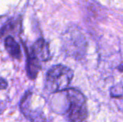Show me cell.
I'll return each instance as SVG.
<instances>
[{
	"instance_id": "cell-8",
	"label": "cell",
	"mask_w": 123,
	"mask_h": 122,
	"mask_svg": "<svg viewBox=\"0 0 123 122\" xmlns=\"http://www.w3.org/2000/svg\"><path fill=\"white\" fill-rule=\"evenodd\" d=\"M8 86V83L3 78L0 77V90H5Z\"/></svg>"
},
{
	"instance_id": "cell-1",
	"label": "cell",
	"mask_w": 123,
	"mask_h": 122,
	"mask_svg": "<svg viewBox=\"0 0 123 122\" xmlns=\"http://www.w3.org/2000/svg\"><path fill=\"white\" fill-rule=\"evenodd\" d=\"M74 77L71 69L63 64L51 67L46 75L45 87L49 92L58 93L68 89Z\"/></svg>"
},
{
	"instance_id": "cell-5",
	"label": "cell",
	"mask_w": 123,
	"mask_h": 122,
	"mask_svg": "<svg viewBox=\"0 0 123 122\" xmlns=\"http://www.w3.org/2000/svg\"><path fill=\"white\" fill-rule=\"evenodd\" d=\"M27 51V74L30 79L36 78L41 68V61L34 55L29 50Z\"/></svg>"
},
{
	"instance_id": "cell-7",
	"label": "cell",
	"mask_w": 123,
	"mask_h": 122,
	"mask_svg": "<svg viewBox=\"0 0 123 122\" xmlns=\"http://www.w3.org/2000/svg\"><path fill=\"white\" fill-rule=\"evenodd\" d=\"M20 30H21V21L18 19L16 20H10L5 24L3 28L1 29L0 31V36L3 34H5L7 33H10V34H19Z\"/></svg>"
},
{
	"instance_id": "cell-2",
	"label": "cell",
	"mask_w": 123,
	"mask_h": 122,
	"mask_svg": "<svg viewBox=\"0 0 123 122\" xmlns=\"http://www.w3.org/2000/svg\"><path fill=\"white\" fill-rule=\"evenodd\" d=\"M66 99L68 108L66 116L70 121H83L88 117L87 105L85 95L76 89H67Z\"/></svg>"
},
{
	"instance_id": "cell-9",
	"label": "cell",
	"mask_w": 123,
	"mask_h": 122,
	"mask_svg": "<svg viewBox=\"0 0 123 122\" xmlns=\"http://www.w3.org/2000/svg\"><path fill=\"white\" fill-rule=\"evenodd\" d=\"M119 70H120V71H123V64H121L120 66H119Z\"/></svg>"
},
{
	"instance_id": "cell-3",
	"label": "cell",
	"mask_w": 123,
	"mask_h": 122,
	"mask_svg": "<svg viewBox=\"0 0 123 122\" xmlns=\"http://www.w3.org/2000/svg\"><path fill=\"white\" fill-rule=\"evenodd\" d=\"M63 48L67 54L80 59L86 54L87 42L78 29H70L63 35Z\"/></svg>"
},
{
	"instance_id": "cell-6",
	"label": "cell",
	"mask_w": 123,
	"mask_h": 122,
	"mask_svg": "<svg viewBox=\"0 0 123 122\" xmlns=\"http://www.w3.org/2000/svg\"><path fill=\"white\" fill-rule=\"evenodd\" d=\"M4 45L7 51H8V53L9 54V55L12 58L16 59H21V49H20L18 44L13 39V37L8 36L5 39Z\"/></svg>"
},
{
	"instance_id": "cell-4",
	"label": "cell",
	"mask_w": 123,
	"mask_h": 122,
	"mask_svg": "<svg viewBox=\"0 0 123 122\" xmlns=\"http://www.w3.org/2000/svg\"><path fill=\"white\" fill-rule=\"evenodd\" d=\"M29 51L41 62L47 61L50 59L49 44L44 39H38Z\"/></svg>"
}]
</instances>
